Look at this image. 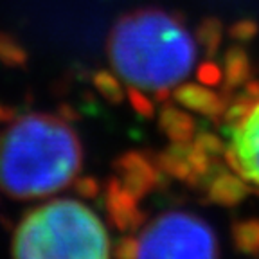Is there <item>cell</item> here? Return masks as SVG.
<instances>
[{"label": "cell", "instance_id": "1", "mask_svg": "<svg viewBox=\"0 0 259 259\" xmlns=\"http://www.w3.org/2000/svg\"><path fill=\"white\" fill-rule=\"evenodd\" d=\"M81 162L79 139L60 115L13 119L0 135V189L16 200L41 198L69 186Z\"/></svg>", "mask_w": 259, "mask_h": 259}, {"label": "cell", "instance_id": "2", "mask_svg": "<svg viewBox=\"0 0 259 259\" xmlns=\"http://www.w3.org/2000/svg\"><path fill=\"white\" fill-rule=\"evenodd\" d=\"M108 58L132 87L169 89L191 72L196 45L177 16L146 8L121 16L108 36Z\"/></svg>", "mask_w": 259, "mask_h": 259}, {"label": "cell", "instance_id": "3", "mask_svg": "<svg viewBox=\"0 0 259 259\" xmlns=\"http://www.w3.org/2000/svg\"><path fill=\"white\" fill-rule=\"evenodd\" d=\"M11 254L29 259H105L110 255V238L92 209L76 200H53L18 223Z\"/></svg>", "mask_w": 259, "mask_h": 259}, {"label": "cell", "instance_id": "4", "mask_svg": "<svg viewBox=\"0 0 259 259\" xmlns=\"http://www.w3.org/2000/svg\"><path fill=\"white\" fill-rule=\"evenodd\" d=\"M137 257H216V236L203 220L167 212L153 220L137 239Z\"/></svg>", "mask_w": 259, "mask_h": 259}, {"label": "cell", "instance_id": "5", "mask_svg": "<svg viewBox=\"0 0 259 259\" xmlns=\"http://www.w3.org/2000/svg\"><path fill=\"white\" fill-rule=\"evenodd\" d=\"M225 158L236 173L259 187V97L245 117L232 126Z\"/></svg>", "mask_w": 259, "mask_h": 259}, {"label": "cell", "instance_id": "6", "mask_svg": "<svg viewBox=\"0 0 259 259\" xmlns=\"http://www.w3.org/2000/svg\"><path fill=\"white\" fill-rule=\"evenodd\" d=\"M157 167L160 173L187 182L189 186H198L212 175L214 160L202 153L193 142H173L157 157Z\"/></svg>", "mask_w": 259, "mask_h": 259}, {"label": "cell", "instance_id": "7", "mask_svg": "<svg viewBox=\"0 0 259 259\" xmlns=\"http://www.w3.org/2000/svg\"><path fill=\"white\" fill-rule=\"evenodd\" d=\"M113 167L121 184L137 200L150 194L160 180V169L155 167L150 158H146L141 151H128L121 155L113 162Z\"/></svg>", "mask_w": 259, "mask_h": 259}, {"label": "cell", "instance_id": "8", "mask_svg": "<svg viewBox=\"0 0 259 259\" xmlns=\"http://www.w3.org/2000/svg\"><path fill=\"white\" fill-rule=\"evenodd\" d=\"M139 200L121 184L119 177H112L106 182L105 205L112 225L121 232L139 231L146 222V216L137 207Z\"/></svg>", "mask_w": 259, "mask_h": 259}, {"label": "cell", "instance_id": "9", "mask_svg": "<svg viewBox=\"0 0 259 259\" xmlns=\"http://www.w3.org/2000/svg\"><path fill=\"white\" fill-rule=\"evenodd\" d=\"M173 99L178 105L186 106V108L198 112L205 117L212 119V121H220L223 119L227 103L231 97L223 94H216L209 90L207 87L194 85V83H187V85H180L173 92Z\"/></svg>", "mask_w": 259, "mask_h": 259}, {"label": "cell", "instance_id": "10", "mask_svg": "<svg viewBox=\"0 0 259 259\" xmlns=\"http://www.w3.org/2000/svg\"><path fill=\"white\" fill-rule=\"evenodd\" d=\"M248 194V186L241 178L229 171H218L209 177L207 196L212 203L223 207H234L245 200Z\"/></svg>", "mask_w": 259, "mask_h": 259}, {"label": "cell", "instance_id": "11", "mask_svg": "<svg viewBox=\"0 0 259 259\" xmlns=\"http://www.w3.org/2000/svg\"><path fill=\"white\" fill-rule=\"evenodd\" d=\"M158 126L173 142H189L196 130V122L189 113L171 105H166L160 110Z\"/></svg>", "mask_w": 259, "mask_h": 259}, {"label": "cell", "instance_id": "12", "mask_svg": "<svg viewBox=\"0 0 259 259\" xmlns=\"http://www.w3.org/2000/svg\"><path fill=\"white\" fill-rule=\"evenodd\" d=\"M223 76H225V83H223V92L229 94L231 90H236L243 87L250 79L252 67L248 54L245 53V49L239 45H232L225 53V60H223Z\"/></svg>", "mask_w": 259, "mask_h": 259}, {"label": "cell", "instance_id": "13", "mask_svg": "<svg viewBox=\"0 0 259 259\" xmlns=\"http://www.w3.org/2000/svg\"><path fill=\"white\" fill-rule=\"evenodd\" d=\"M232 241L241 254L259 255V220H241L232 223Z\"/></svg>", "mask_w": 259, "mask_h": 259}, {"label": "cell", "instance_id": "14", "mask_svg": "<svg viewBox=\"0 0 259 259\" xmlns=\"http://www.w3.org/2000/svg\"><path fill=\"white\" fill-rule=\"evenodd\" d=\"M196 38H198L200 45L205 51V56L212 58L218 53L220 44H222V38H223L222 22L218 18H214V16L203 18L202 24L198 25V31H196Z\"/></svg>", "mask_w": 259, "mask_h": 259}, {"label": "cell", "instance_id": "15", "mask_svg": "<svg viewBox=\"0 0 259 259\" xmlns=\"http://www.w3.org/2000/svg\"><path fill=\"white\" fill-rule=\"evenodd\" d=\"M27 53L11 34L0 31V61L8 67H24L27 63Z\"/></svg>", "mask_w": 259, "mask_h": 259}, {"label": "cell", "instance_id": "16", "mask_svg": "<svg viewBox=\"0 0 259 259\" xmlns=\"http://www.w3.org/2000/svg\"><path fill=\"white\" fill-rule=\"evenodd\" d=\"M94 87L99 90L106 101L112 103V105H121L124 92H122V87L119 83V79L113 74L106 72V70H99V72L94 74Z\"/></svg>", "mask_w": 259, "mask_h": 259}, {"label": "cell", "instance_id": "17", "mask_svg": "<svg viewBox=\"0 0 259 259\" xmlns=\"http://www.w3.org/2000/svg\"><path fill=\"white\" fill-rule=\"evenodd\" d=\"M193 144L196 146L202 153H205L209 158H212V160H216V157H220V155L225 151L223 142L220 141V137H216V135L210 134V132H202V134H198L194 137Z\"/></svg>", "mask_w": 259, "mask_h": 259}, {"label": "cell", "instance_id": "18", "mask_svg": "<svg viewBox=\"0 0 259 259\" xmlns=\"http://www.w3.org/2000/svg\"><path fill=\"white\" fill-rule=\"evenodd\" d=\"M259 27L254 20H248V18H243V20H238L236 24L231 25L229 29V36L236 41H248L257 34Z\"/></svg>", "mask_w": 259, "mask_h": 259}, {"label": "cell", "instance_id": "19", "mask_svg": "<svg viewBox=\"0 0 259 259\" xmlns=\"http://www.w3.org/2000/svg\"><path fill=\"white\" fill-rule=\"evenodd\" d=\"M128 97H130V101H132V106L135 108V112L141 113L142 117H146V119L153 117V112H155L153 105H151L150 99H148V97H146L144 94L137 89V87H130Z\"/></svg>", "mask_w": 259, "mask_h": 259}, {"label": "cell", "instance_id": "20", "mask_svg": "<svg viewBox=\"0 0 259 259\" xmlns=\"http://www.w3.org/2000/svg\"><path fill=\"white\" fill-rule=\"evenodd\" d=\"M198 79L202 81V85L216 87L222 83L223 74L214 61H205V63H202L198 67Z\"/></svg>", "mask_w": 259, "mask_h": 259}, {"label": "cell", "instance_id": "21", "mask_svg": "<svg viewBox=\"0 0 259 259\" xmlns=\"http://www.w3.org/2000/svg\"><path fill=\"white\" fill-rule=\"evenodd\" d=\"M74 191L83 198H96L101 191V186L94 177H81L74 182Z\"/></svg>", "mask_w": 259, "mask_h": 259}, {"label": "cell", "instance_id": "22", "mask_svg": "<svg viewBox=\"0 0 259 259\" xmlns=\"http://www.w3.org/2000/svg\"><path fill=\"white\" fill-rule=\"evenodd\" d=\"M137 250H139V243L135 238H130L124 236L115 243V248H113V255L119 259H132L137 257Z\"/></svg>", "mask_w": 259, "mask_h": 259}, {"label": "cell", "instance_id": "23", "mask_svg": "<svg viewBox=\"0 0 259 259\" xmlns=\"http://www.w3.org/2000/svg\"><path fill=\"white\" fill-rule=\"evenodd\" d=\"M15 119V110L0 105V122H11Z\"/></svg>", "mask_w": 259, "mask_h": 259}, {"label": "cell", "instance_id": "24", "mask_svg": "<svg viewBox=\"0 0 259 259\" xmlns=\"http://www.w3.org/2000/svg\"><path fill=\"white\" fill-rule=\"evenodd\" d=\"M60 117L63 119V121H72V119H77V113L74 112L70 106L61 105L60 106Z\"/></svg>", "mask_w": 259, "mask_h": 259}]
</instances>
